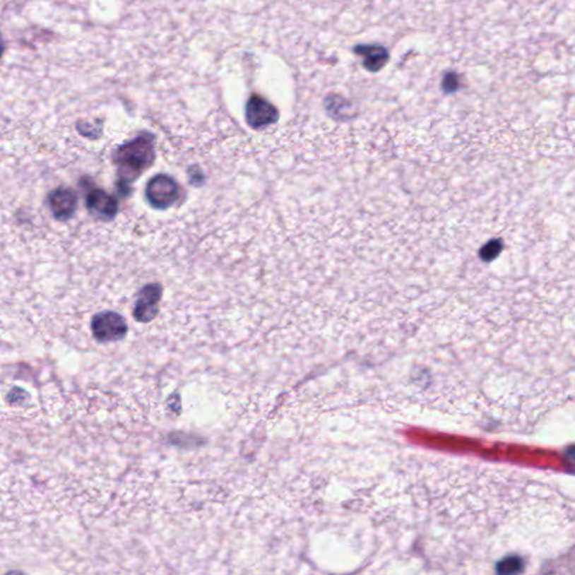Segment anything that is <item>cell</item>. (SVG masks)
Instances as JSON below:
<instances>
[{
    "mask_svg": "<svg viewBox=\"0 0 575 575\" xmlns=\"http://www.w3.org/2000/svg\"><path fill=\"white\" fill-rule=\"evenodd\" d=\"M47 203L57 220H68L77 211L78 197L76 192L70 188L59 186L49 192Z\"/></svg>",
    "mask_w": 575,
    "mask_h": 575,
    "instance_id": "obj_6",
    "label": "cell"
},
{
    "mask_svg": "<svg viewBox=\"0 0 575 575\" xmlns=\"http://www.w3.org/2000/svg\"><path fill=\"white\" fill-rule=\"evenodd\" d=\"M458 87V78L455 73H447L443 80V89L445 93H451L456 91Z\"/></svg>",
    "mask_w": 575,
    "mask_h": 575,
    "instance_id": "obj_10",
    "label": "cell"
},
{
    "mask_svg": "<svg viewBox=\"0 0 575 575\" xmlns=\"http://www.w3.org/2000/svg\"><path fill=\"white\" fill-rule=\"evenodd\" d=\"M502 241L500 239H492V241L487 242L483 249H481V258L487 262L494 260L500 253H502Z\"/></svg>",
    "mask_w": 575,
    "mask_h": 575,
    "instance_id": "obj_9",
    "label": "cell"
},
{
    "mask_svg": "<svg viewBox=\"0 0 575 575\" xmlns=\"http://www.w3.org/2000/svg\"><path fill=\"white\" fill-rule=\"evenodd\" d=\"M91 332L98 342H117L123 340L129 332L127 323L115 312H102L93 316Z\"/></svg>",
    "mask_w": 575,
    "mask_h": 575,
    "instance_id": "obj_2",
    "label": "cell"
},
{
    "mask_svg": "<svg viewBox=\"0 0 575 575\" xmlns=\"http://www.w3.org/2000/svg\"><path fill=\"white\" fill-rule=\"evenodd\" d=\"M354 52L363 58V66L370 72L380 71L389 61V52L381 45H357Z\"/></svg>",
    "mask_w": 575,
    "mask_h": 575,
    "instance_id": "obj_8",
    "label": "cell"
},
{
    "mask_svg": "<svg viewBox=\"0 0 575 575\" xmlns=\"http://www.w3.org/2000/svg\"><path fill=\"white\" fill-rule=\"evenodd\" d=\"M85 206L90 214L102 220H112L118 211L117 199L102 189L91 190L87 196Z\"/></svg>",
    "mask_w": 575,
    "mask_h": 575,
    "instance_id": "obj_7",
    "label": "cell"
},
{
    "mask_svg": "<svg viewBox=\"0 0 575 575\" xmlns=\"http://www.w3.org/2000/svg\"><path fill=\"white\" fill-rule=\"evenodd\" d=\"M154 153L152 140L148 136H138L118 148L114 160L118 165V174L123 186L134 181L153 163Z\"/></svg>",
    "mask_w": 575,
    "mask_h": 575,
    "instance_id": "obj_1",
    "label": "cell"
},
{
    "mask_svg": "<svg viewBox=\"0 0 575 575\" xmlns=\"http://www.w3.org/2000/svg\"><path fill=\"white\" fill-rule=\"evenodd\" d=\"M279 119V112L263 97L252 95L247 104V121L252 129L268 126Z\"/></svg>",
    "mask_w": 575,
    "mask_h": 575,
    "instance_id": "obj_4",
    "label": "cell"
},
{
    "mask_svg": "<svg viewBox=\"0 0 575 575\" xmlns=\"http://www.w3.org/2000/svg\"><path fill=\"white\" fill-rule=\"evenodd\" d=\"M162 297V288L156 283L146 285L140 291L134 308V318L141 323L153 321L158 315L159 302Z\"/></svg>",
    "mask_w": 575,
    "mask_h": 575,
    "instance_id": "obj_5",
    "label": "cell"
},
{
    "mask_svg": "<svg viewBox=\"0 0 575 575\" xmlns=\"http://www.w3.org/2000/svg\"><path fill=\"white\" fill-rule=\"evenodd\" d=\"M148 203L156 209H167L178 199L179 186L171 177L159 174L148 181L146 189Z\"/></svg>",
    "mask_w": 575,
    "mask_h": 575,
    "instance_id": "obj_3",
    "label": "cell"
}]
</instances>
